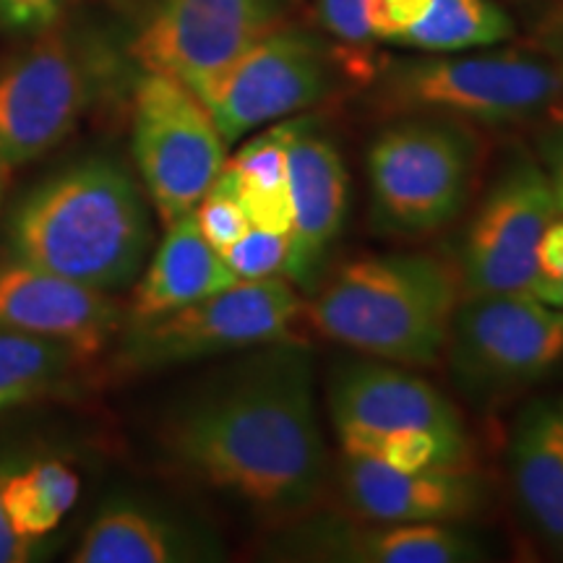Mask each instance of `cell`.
<instances>
[{"instance_id":"obj_1","label":"cell","mask_w":563,"mask_h":563,"mask_svg":"<svg viewBox=\"0 0 563 563\" xmlns=\"http://www.w3.org/2000/svg\"><path fill=\"white\" fill-rule=\"evenodd\" d=\"M162 443L209 488L272 522H298L321 501L332 477L311 352L290 340L264 344L241 368L178 407L162 428Z\"/></svg>"},{"instance_id":"obj_2","label":"cell","mask_w":563,"mask_h":563,"mask_svg":"<svg viewBox=\"0 0 563 563\" xmlns=\"http://www.w3.org/2000/svg\"><path fill=\"white\" fill-rule=\"evenodd\" d=\"M152 220L139 183L118 159L89 157L34 186L9 222L13 258L102 292L144 269Z\"/></svg>"},{"instance_id":"obj_3","label":"cell","mask_w":563,"mask_h":563,"mask_svg":"<svg viewBox=\"0 0 563 563\" xmlns=\"http://www.w3.org/2000/svg\"><path fill=\"white\" fill-rule=\"evenodd\" d=\"M464 298L460 266L435 253H384L323 282L308 319L323 336L399 365H433Z\"/></svg>"},{"instance_id":"obj_4","label":"cell","mask_w":563,"mask_h":563,"mask_svg":"<svg viewBox=\"0 0 563 563\" xmlns=\"http://www.w3.org/2000/svg\"><path fill=\"white\" fill-rule=\"evenodd\" d=\"M382 100L405 115L467 125L538 129L563 123V79L540 51L428 53L384 70Z\"/></svg>"},{"instance_id":"obj_5","label":"cell","mask_w":563,"mask_h":563,"mask_svg":"<svg viewBox=\"0 0 563 563\" xmlns=\"http://www.w3.org/2000/svg\"><path fill=\"white\" fill-rule=\"evenodd\" d=\"M481 141L473 125L412 115L378 133L368 150L373 224L422 238L452 224L473 199Z\"/></svg>"},{"instance_id":"obj_6","label":"cell","mask_w":563,"mask_h":563,"mask_svg":"<svg viewBox=\"0 0 563 563\" xmlns=\"http://www.w3.org/2000/svg\"><path fill=\"white\" fill-rule=\"evenodd\" d=\"M115 74L104 47L53 24L0 66V167L13 173L60 146Z\"/></svg>"},{"instance_id":"obj_7","label":"cell","mask_w":563,"mask_h":563,"mask_svg":"<svg viewBox=\"0 0 563 563\" xmlns=\"http://www.w3.org/2000/svg\"><path fill=\"white\" fill-rule=\"evenodd\" d=\"M302 311L285 277L238 279L224 290L154 319H125L115 365L146 373L287 340Z\"/></svg>"},{"instance_id":"obj_8","label":"cell","mask_w":563,"mask_h":563,"mask_svg":"<svg viewBox=\"0 0 563 563\" xmlns=\"http://www.w3.org/2000/svg\"><path fill=\"white\" fill-rule=\"evenodd\" d=\"M443 352L470 402H504L563 361V311L532 292L464 295Z\"/></svg>"},{"instance_id":"obj_9","label":"cell","mask_w":563,"mask_h":563,"mask_svg":"<svg viewBox=\"0 0 563 563\" xmlns=\"http://www.w3.org/2000/svg\"><path fill=\"white\" fill-rule=\"evenodd\" d=\"M133 159L165 224L191 214L228 162V141L186 84L165 74L133 87Z\"/></svg>"},{"instance_id":"obj_10","label":"cell","mask_w":563,"mask_h":563,"mask_svg":"<svg viewBox=\"0 0 563 563\" xmlns=\"http://www.w3.org/2000/svg\"><path fill=\"white\" fill-rule=\"evenodd\" d=\"M334 79L332 51L316 34L282 24L194 89V95L214 118L222 139L235 144L251 131L300 115L327 100Z\"/></svg>"},{"instance_id":"obj_11","label":"cell","mask_w":563,"mask_h":563,"mask_svg":"<svg viewBox=\"0 0 563 563\" xmlns=\"http://www.w3.org/2000/svg\"><path fill=\"white\" fill-rule=\"evenodd\" d=\"M559 214L543 165L532 154H514L464 235V295L530 292L538 279L540 238Z\"/></svg>"},{"instance_id":"obj_12","label":"cell","mask_w":563,"mask_h":563,"mask_svg":"<svg viewBox=\"0 0 563 563\" xmlns=\"http://www.w3.org/2000/svg\"><path fill=\"white\" fill-rule=\"evenodd\" d=\"M292 0H157L131 42L141 70L199 89L256 40L287 24Z\"/></svg>"},{"instance_id":"obj_13","label":"cell","mask_w":563,"mask_h":563,"mask_svg":"<svg viewBox=\"0 0 563 563\" xmlns=\"http://www.w3.org/2000/svg\"><path fill=\"white\" fill-rule=\"evenodd\" d=\"M287 165L292 222L287 232L290 249L282 277L298 290L316 292L347 214L350 175L334 141L316 125L313 118L292 121Z\"/></svg>"},{"instance_id":"obj_14","label":"cell","mask_w":563,"mask_h":563,"mask_svg":"<svg viewBox=\"0 0 563 563\" xmlns=\"http://www.w3.org/2000/svg\"><path fill=\"white\" fill-rule=\"evenodd\" d=\"M123 323L125 311L112 300V292L13 256L0 262V332L58 340L89 361L121 334Z\"/></svg>"},{"instance_id":"obj_15","label":"cell","mask_w":563,"mask_h":563,"mask_svg":"<svg viewBox=\"0 0 563 563\" xmlns=\"http://www.w3.org/2000/svg\"><path fill=\"white\" fill-rule=\"evenodd\" d=\"M327 402L336 433L428 428L467 439L456 407L431 382L378 357L336 363L329 373Z\"/></svg>"},{"instance_id":"obj_16","label":"cell","mask_w":563,"mask_h":563,"mask_svg":"<svg viewBox=\"0 0 563 563\" xmlns=\"http://www.w3.org/2000/svg\"><path fill=\"white\" fill-rule=\"evenodd\" d=\"M340 488L361 522H460L485 498V485L470 467L397 470L350 454H342Z\"/></svg>"},{"instance_id":"obj_17","label":"cell","mask_w":563,"mask_h":563,"mask_svg":"<svg viewBox=\"0 0 563 563\" xmlns=\"http://www.w3.org/2000/svg\"><path fill=\"white\" fill-rule=\"evenodd\" d=\"M282 553L340 563H470L483 559L475 538L452 522H308L287 534Z\"/></svg>"},{"instance_id":"obj_18","label":"cell","mask_w":563,"mask_h":563,"mask_svg":"<svg viewBox=\"0 0 563 563\" xmlns=\"http://www.w3.org/2000/svg\"><path fill=\"white\" fill-rule=\"evenodd\" d=\"M373 42L420 53H467L514 37V21L493 0H368Z\"/></svg>"},{"instance_id":"obj_19","label":"cell","mask_w":563,"mask_h":563,"mask_svg":"<svg viewBox=\"0 0 563 563\" xmlns=\"http://www.w3.org/2000/svg\"><path fill=\"white\" fill-rule=\"evenodd\" d=\"M519 511L548 548L563 555V418L561 407L532 402L519 415L509 446Z\"/></svg>"},{"instance_id":"obj_20","label":"cell","mask_w":563,"mask_h":563,"mask_svg":"<svg viewBox=\"0 0 563 563\" xmlns=\"http://www.w3.org/2000/svg\"><path fill=\"white\" fill-rule=\"evenodd\" d=\"M238 277L199 230L196 214L167 224L165 241L133 287L125 319L144 321L235 285Z\"/></svg>"},{"instance_id":"obj_21","label":"cell","mask_w":563,"mask_h":563,"mask_svg":"<svg viewBox=\"0 0 563 563\" xmlns=\"http://www.w3.org/2000/svg\"><path fill=\"white\" fill-rule=\"evenodd\" d=\"M217 559L211 540L136 501L104 506L84 532L74 563H180Z\"/></svg>"},{"instance_id":"obj_22","label":"cell","mask_w":563,"mask_h":563,"mask_svg":"<svg viewBox=\"0 0 563 563\" xmlns=\"http://www.w3.org/2000/svg\"><path fill=\"white\" fill-rule=\"evenodd\" d=\"M295 118L266 125L251 136L232 159L224 162L222 175L253 228L290 232V165H287V141Z\"/></svg>"},{"instance_id":"obj_23","label":"cell","mask_w":563,"mask_h":563,"mask_svg":"<svg viewBox=\"0 0 563 563\" xmlns=\"http://www.w3.org/2000/svg\"><path fill=\"white\" fill-rule=\"evenodd\" d=\"M81 481L58 460L34 462L24 470H5L0 481L5 517L21 538L40 543L79 501Z\"/></svg>"},{"instance_id":"obj_24","label":"cell","mask_w":563,"mask_h":563,"mask_svg":"<svg viewBox=\"0 0 563 563\" xmlns=\"http://www.w3.org/2000/svg\"><path fill=\"white\" fill-rule=\"evenodd\" d=\"M84 357L47 336L0 332V412L55 389Z\"/></svg>"},{"instance_id":"obj_25","label":"cell","mask_w":563,"mask_h":563,"mask_svg":"<svg viewBox=\"0 0 563 563\" xmlns=\"http://www.w3.org/2000/svg\"><path fill=\"white\" fill-rule=\"evenodd\" d=\"M342 454L368 456L397 470L426 467H470L473 446L470 439L443 435L428 428H399V431H344L336 433Z\"/></svg>"},{"instance_id":"obj_26","label":"cell","mask_w":563,"mask_h":563,"mask_svg":"<svg viewBox=\"0 0 563 563\" xmlns=\"http://www.w3.org/2000/svg\"><path fill=\"white\" fill-rule=\"evenodd\" d=\"M287 249H290L287 232L253 228L251 224L245 235L238 238L220 256L238 279H266L282 277L287 262Z\"/></svg>"},{"instance_id":"obj_27","label":"cell","mask_w":563,"mask_h":563,"mask_svg":"<svg viewBox=\"0 0 563 563\" xmlns=\"http://www.w3.org/2000/svg\"><path fill=\"white\" fill-rule=\"evenodd\" d=\"M194 214L203 238H207L220 253L224 249H230V245L235 243L238 238H243L245 230L251 228L241 201L235 199V194H232L230 183L224 180L222 173L217 175L214 183H211V188L203 194V199L196 203Z\"/></svg>"},{"instance_id":"obj_28","label":"cell","mask_w":563,"mask_h":563,"mask_svg":"<svg viewBox=\"0 0 563 563\" xmlns=\"http://www.w3.org/2000/svg\"><path fill=\"white\" fill-rule=\"evenodd\" d=\"M319 19L323 30L344 45L363 47L373 42L368 0H319Z\"/></svg>"},{"instance_id":"obj_29","label":"cell","mask_w":563,"mask_h":563,"mask_svg":"<svg viewBox=\"0 0 563 563\" xmlns=\"http://www.w3.org/2000/svg\"><path fill=\"white\" fill-rule=\"evenodd\" d=\"M74 0H0V30L37 34L58 24Z\"/></svg>"},{"instance_id":"obj_30","label":"cell","mask_w":563,"mask_h":563,"mask_svg":"<svg viewBox=\"0 0 563 563\" xmlns=\"http://www.w3.org/2000/svg\"><path fill=\"white\" fill-rule=\"evenodd\" d=\"M538 157L551 183L555 207L563 214V123L538 131Z\"/></svg>"},{"instance_id":"obj_31","label":"cell","mask_w":563,"mask_h":563,"mask_svg":"<svg viewBox=\"0 0 563 563\" xmlns=\"http://www.w3.org/2000/svg\"><path fill=\"white\" fill-rule=\"evenodd\" d=\"M532 45L559 68L563 79V5H555V9L543 13V19L534 26Z\"/></svg>"},{"instance_id":"obj_32","label":"cell","mask_w":563,"mask_h":563,"mask_svg":"<svg viewBox=\"0 0 563 563\" xmlns=\"http://www.w3.org/2000/svg\"><path fill=\"white\" fill-rule=\"evenodd\" d=\"M538 277L563 279V214L548 224L538 245Z\"/></svg>"},{"instance_id":"obj_33","label":"cell","mask_w":563,"mask_h":563,"mask_svg":"<svg viewBox=\"0 0 563 563\" xmlns=\"http://www.w3.org/2000/svg\"><path fill=\"white\" fill-rule=\"evenodd\" d=\"M5 470H9V464L0 462V481H3ZM34 551H37V543H32V540L21 538V534L13 530L11 522H9V517H5L3 498H0V563L30 561Z\"/></svg>"},{"instance_id":"obj_34","label":"cell","mask_w":563,"mask_h":563,"mask_svg":"<svg viewBox=\"0 0 563 563\" xmlns=\"http://www.w3.org/2000/svg\"><path fill=\"white\" fill-rule=\"evenodd\" d=\"M534 298L548 302V306L561 308L563 311V279H534L532 290Z\"/></svg>"},{"instance_id":"obj_35","label":"cell","mask_w":563,"mask_h":563,"mask_svg":"<svg viewBox=\"0 0 563 563\" xmlns=\"http://www.w3.org/2000/svg\"><path fill=\"white\" fill-rule=\"evenodd\" d=\"M9 175L11 173H5L3 167H0V203H3V194H5V183H9Z\"/></svg>"},{"instance_id":"obj_36","label":"cell","mask_w":563,"mask_h":563,"mask_svg":"<svg viewBox=\"0 0 563 563\" xmlns=\"http://www.w3.org/2000/svg\"><path fill=\"white\" fill-rule=\"evenodd\" d=\"M561 418H563V407H561Z\"/></svg>"}]
</instances>
